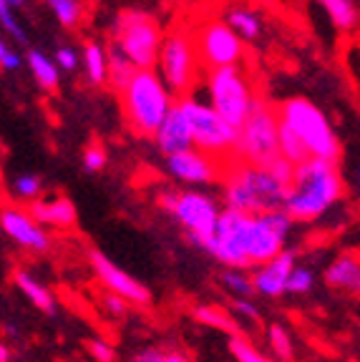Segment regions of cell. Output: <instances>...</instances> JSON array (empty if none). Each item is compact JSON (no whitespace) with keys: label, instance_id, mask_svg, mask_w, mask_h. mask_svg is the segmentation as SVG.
I'll use <instances>...</instances> for the list:
<instances>
[{"label":"cell","instance_id":"obj_1","mask_svg":"<svg viewBox=\"0 0 360 362\" xmlns=\"http://www.w3.org/2000/svg\"><path fill=\"white\" fill-rule=\"evenodd\" d=\"M293 171L295 166L287 164L285 158L275 161L270 169L235 161L225 171V184H222L225 206L244 214H267V211L282 209Z\"/></svg>","mask_w":360,"mask_h":362},{"label":"cell","instance_id":"obj_2","mask_svg":"<svg viewBox=\"0 0 360 362\" xmlns=\"http://www.w3.org/2000/svg\"><path fill=\"white\" fill-rule=\"evenodd\" d=\"M343 197L345 181L340 166L322 158H310L305 164L295 166L282 209L293 221L310 224L322 219Z\"/></svg>","mask_w":360,"mask_h":362},{"label":"cell","instance_id":"obj_3","mask_svg":"<svg viewBox=\"0 0 360 362\" xmlns=\"http://www.w3.org/2000/svg\"><path fill=\"white\" fill-rule=\"evenodd\" d=\"M174 103L171 90L157 71H139L129 88L121 93L124 116L139 136H157L159 126L164 124Z\"/></svg>","mask_w":360,"mask_h":362},{"label":"cell","instance_id":"obj_4","mask_svg":"<svg viewBox=\"0 0 360 362\" xmlns=\"http://www.w3.org/2000/svg\"><path fill=\"white\" fill-rule=\"evenodd\" d=\"M277 116L282 124H287L303 139L310 156L330 161V164H340V156H343L340 139L332 131L327 116L315 103L300 96L285 98L282 103H277Z\"/></svg>","mask_w":360,"mask_h":362},{"label":"cell","instance_id":"obj_5","mask_svg":"<svg viewBox=\"0 0 360 362\" xmlns=\"http://www.w3.org/2000/svg\"><path fill=\"white\" fill-rule=\"evenodd\" d=\"M237 161L259 169H270L275 161H280V116L277 106H272L267 98H254V106L249 111L247 121L240 129L237 141Z\"/></svg>","mask_w":360,"mask_h":362},{"label":"cell","instance_id":"obj_6","mask_svg":"<svg viewBox=\"0 0 360 362\" xmlns=\"http://www.w3.org/2000/svg\"><path fill=\"white\" fill-rule=\"evenodd\" d=\"M204 74V98L232 129H242L249 111L254 106V90L247 74L240 66L217 68V71H202Z\"/></svg>","mask_w":360,"mask_h":362},{"label":"cell","instance_id":"obj_7","mask_svg":"<svg viewBox=\"0 0 360 362\" xmlns=\"http://www.w3.org/2000/svg\"><path fill=\"white\" fill-rule=\"evenodd\" d=\"M179 106L186 116V124L191 129L194 148L209 153L214 158H235L237 161V141H240V131L232 129L220 113L214 111L209 103L199 98L184 96L179 98Z\"/></svg>","mask_w":360,"mask_h":362},{"label":"cell","instance_id":"obj_8","mask_svg":"<svg viewBox=\"0 0 360 362\" xmlns=\"http://www.w3.org/2000/svg\"><path fill=\"white\" fill-rule=\"evenodd\" d=\"M113 43L126 53V58L139 71H154L164 43V30L157 18L149 13L124 11L116 18Z\"/></svg>","mask_w":360,"mask_h":362},{"label":"cell","instance_id":"obj_9","mask_svg":"<svg viewBox=\"0 0 360 362\" xmlns=\"http://www.w3.org/2000/svg\"><path fill=\"white\" fill-rule=\"evenodd\" d=\"M157 66L159 76L171 93H176L179 98L189 96L202 74L197 48H194V35L186 33L184 28H174L169 35H164Z\"/></svg>","mask_w":360,"mask_h":362},{"label":"cell","instance_id":"obj_10","mask_svg":"<svg viewBox=\"0 0 360 362\" xmlns=\"http://www.w3.org/2000/svg\"><path fill=\"white\" fill-rule=\"evenodd\" d=\"M159 204L179 221L186 237L202 249L214 237L217 221L225 209L217 204V199L202 192H164L159 197Z\"/></svg>","mask_w":360,"mask_h":362},{"label":"cell","instance_id":"obj_11","mask_svg":"<svg viewBox=\"0 0 360 362\" xmlns=\"http://www.w3.org/2000/svg\"><path fill=\"white\" fill-rule=\"evenodd\" d=\"M194 48L202 71L230 68L244 58V43L222 21H207L194 30Z\"/></svg>","mask_w":360,"mask_h":362},{"label":"cell","instance_id":"obj_12","mask_svg":"<svg viewBox=\"0 0 360 362\" xmlns=\"http://www.w3.org/2000/svg\"><path fill=\"white\" fill-rule=\"evenodd\" d=\"M89 264H91V269H94L96 279L101 282V287L106 289V292L116 294V297H121V300H126L129 305H136V307L152 305V292H149L139 279L131 277L129 272H124L118 264H113L103 252L91 249Z\"/></svg>","mask_w":360,"mask_h":362},{"label":"cell","instance_id":"obj_13","mask_svg":"<svg viewBox=\"0 0 360 362\" xmlns=\"http://www.w3.org/2000/svg\"><path fill=\"white\" fill-rule=\"evenodd\" d=\"M0 226L3 232L18 244V247L28 249V252H48L51 249V234L45 232V226H40L33 216L28 214V209H18V206H11V209L0 211Z\"/></svg>","mask_w":360,"mask_h":362},{"label":"cell","instance_id":"obj_14","mask_svg":"<svg viewBox=\"0 0 360 362\" xmlns=\"http://www.w3.org/2000/svg\"><path fill=\"white\" fill-rule=\"evenodd\" d=\"M167 169L174 179L184 184H212L222 176L217 158L199 148H186L174 156H167Z\"/></svg>","mask_w":360,"mask_h":362},{"label":"cell","instance_id":"obj_15","mask_svg":"<svg viewBox=\"0 0 360 362\" xmlns=\"http://www.w3.org/2000/svg\"><path fill=\"white\" fill-rule=\"evenodd\" d=\"M298 255L285 249L280 257H275L267 264L252 269V282H254V292L267 297V300H277L282 294H287V282H290V274L298 267Z\"/></svg>","mask_w":360,"mask_h":362},{"label":"cell","instance_id":"obj_16","mask_svg":"<svg viewBox=\"0 0 360 362\" xmlns=\"http://www.w3.org/2000/svg\"><path fill=\"white\" fill-rule=\"evenodd\" d=\"M154 141H157L159 151H162L164 156H174V153H181V151H186V148H194L191 129H189V124H186V116H184V111H181L179 101L167 113V119L159 126Z\"/></svg>","mask_w":360,"mask_h":362},{"label":"cell","instance_id":"obj_17","mask_svg":"<svg viewBox=\"0 0 360 362\" xmlns=\"http://www.w3.org/2000/svg\"><path fill=\"white\" fill-rule=\"evenodd\" d=\"M28 214L40 226H53V229H71L76 224V206L66 197H53L45 202L38 199L28 206Z\"/></svg>","mask_w":360,"mask_h":362},{"label":"cell","instance_id":"obj_18","mask_svg":"<svg viewBox=\"0 0 360 362\" xmlns=\"http://www.w3.org/2000/svg\"><path fill=\"white\" fill-rule=\"evenodd\" d=\"M325 284L330 289L360 297V262L350 255L332 259L325 269Z\"/></svg>","mask_w":360,"mask_h":362},{"label":"cell","instance_id":"obj_19","mask_svg":"<svg viewBox=\"0 0 360 362\" xmlns=\"http://www.w3.org/2000/svg\"><path fill=\"white\" fill-rule=\"evenodd\" d=\"M106 58H108V76L106 81L111 83L113 90H118V93H124L126 88H129V83L136 78V74H139V68L134 66V63L126 58V53L118 48L116 43H111L106 48Z\"/></svg>","mask_w":360,"mask_h":362},{"label":"cell","instance_id":"obj_20","mask_svg":"<svg viewBox=\"0 0 360 362\" xmlns=\"http://www.w3.org/2000/svg\"><path fill=\"white\" fill-rule=\"evenodd\" d=\"M13 279H16L18 289H21L26 297L30 300V305L38 307L40 312H48L51 315L53 310H56V300H53L51 289L45 287L43 282H38V279L30 274V272L26 269H18L16 274H13Z\"/></svg>","mask_w":360,"mask_h":362},{"label":"cell","instance_id":"obj_21","mask_svg":"<svg viewBox=\"0 0 360 362\" xmlns=\"http://www.w3.org/2000/svg\"><path fill=\"white\" fill-rule=\"evenodd\" d=\"M191 315H194L197 322L207 325V327L217 329V332H225V334H230V337L240 334V325H237V320L220 305H199V307H194Z\"/></svg>","mask_w":360,"mask_h":362},{"label":"cell","instance_id":"obj_22","mask_svg":"<svg viewBox=\"0 0 360 362\" xmlns=\"http://www.w3.org/2000/svg\"><path fill=\"white\" fill-rule=\"evenodd\" d=\"M225 23L235 30L237 35L247 43L259 38V30H262V21L254 11H247V8H230L225 13Z\"/></svg>","mask_w":360,"mask_h":362},{"label":"cell","instance_id":"obj_23","mask_svg":"<svg viewBox=\"0 0 360 362\" xmlns=\"http://www.w3.org/2000/svg\"><path fill=\"white\" fill-rule=\"evenodd\" d=\"M84 63H86V74L89 81L96 86H101L108 76V58L106 48H101L99 43H86L84 48Z\"/></svg>","mask_w":360,"mask_h":362},{"label":"cell","instance_id":"obj_24","mask_svg":"<svg viewBox=\"0 0 360 362\" xmlns=\"http://www.w3.org/2000/svg\"><path fill=\"white\" fill-rule=\"evenodd\" d=\"M267 342H270V350L275 355L277 362H295V345H293V337L282 327L280 322L270 325L267 327Z\"/></svg>","mask_w":360,"mask_h":362},{"label":"cell","instance_id":"obj_25","mask_svg":"<svg viewBox=\"0 0 360 362\" xmlns=\"http://www.w3.org/2000/svg\"><path fill=\"white\" fill-rule=\"evenodd\" d=\"M320 6L325 8L330 21L340 30H350L358 23V11H355L353 0H320Z\"/></svg>","mask_w":360,"mask_h":362},{"label":"cell","instance_id":"obj_26","mask_svg":"<svg viewBox=\"0 0 360 362\" xmlns=\"http://www.w3.org/2000/svg\"><path fill=\"white\" fill-rule=\"evenodd\" d=\"M28 66H30V71H33V76L38 78V83L43 86V88L53 90L58 86V68L51 58H45L40 51H30L28 53Z\"/></svg>","mask_w":360,"mask_h":362},{"label":"cell","instance_id":"obj_27","mask_svg":"<svg viewBox=\"0 0 360 362\" xmlns=\"http://www.w3.org/2000/svg\"><path fill=\"white\" fill-rule=\"evenodd\" d=\"M220 279H222V284L235 294V297H244V300H249L252 294H257L254 292L252 274H247L244 269H225Z\"/></svg>","mask_w":360,"mask_h":362},{"label":"cell","instance_id":"obj_28","mask_svg":"<svg viewBox=\"0 0 360 362\" xmlns=\"http://www.w3.org/2000/svg\"><path fill=\"white\" fill-rule=\"evenodd\" d=\"M45 3H48V8L56 13V18L66 28H76L81 23V18H84L81 0H45Z\"/></svg>","mask_w":360,"mask_h":362},{"label":"cell","instance_id":"obj_29","mask_svg":"<svg viewBox=\"0 0 360 362\" xmlns=\"http://www.w3.org/2000/svg\"><path fill=\"white\" fill-rule=\"evenodd\" d=\"M230 352L237 362H277V360H272L270 355H265V352H259L247 337H242V334L230 337Z\"/></svg>","mask_w":360,"mask_h":362},{"label":"cell","instance_id":"obj_30","mask_svg":"<svg viewBox=\"0 0 360 362\" xmlns=\"http://www.w3.org/2000/svg\"><path fill=\"white\" fill-rule=\"evenodd\" d=\"M13 192H16L18 199L33 204V202H38L40 192H43V181L35 174H23V176H18L16 184H13Z\"/></svg>","mask_w":360,"mask_h":362},{"label":"cell","instance_id":"obj_31","mask_svg":"<svg viewBox=\"0 0 360 362\" xmlns=\"http://www.w3.org/2000/svg\"><path fill=\"white\" fill-rule=\"evenodd\" d=\"M315 284V272L310 267L298 264L290 274V282H287V294H308Z\"/></svg>","mask_w":360,"mask_h":362},{"label":"cell","instance_id":"obj_32","mask_svg":"<svg viewBox=\"0 0 360 362\" xmlns=\"http://www.w3.org/2000/svg\"><path fill=\"white\" fill-rule=\"evenodd\" d=\"M131 362H191V360L179 350H159V347H147V350L136 352Z\"/></svg>","mask_w":360,"mask_h":362},{"label":"cell","instance_id":"obj_33","mask_svg":"<svg viewBox=\"0 0 360 362\" xmlns=\"http://www.w3.org/2000/svg\"><path fill=\"white\" fill-rule=\"evenodd\" d=\"M86 350H89V355L94 357L96 362H116V350L108 345L106 339L89 337L86 339Z\"/></svg>","mask_w":360,"mask_h":362},{"label":"cell","instance_id":"obj_34","mask_svg":"<svg viewBox=\"0 0 360 362\" xmlns=\"http://www.w3.org/2000/svg\"><path fill=\"white\" fill-rule=\"evenodd\" d=\"M0 23H3V28H6L16 40H21V43L26 40V30H23L21 23L13 18V6L8 3V0H0Z\"/></svg>","mask_w":360,"mask_h":362},{"label":"cell","instance_id":"obj_35","mask_svg":"<svg viewBox=\"0 0 360 362\" xmlns=\"http://www.w3.org/2000/svg\"><path fill=\"white\" fill-rule=\"evenodd\" d=\"M84 166L86 171H101L106 166V148L101 144H94L84 151Z\"/></svg>","mask_w":360,"mask_h":362},{"label":"cell","instance_id":"obj_36","mask_svg":"<svg viewBox=\"0 0 360 362\" xmlns=\"http://www.w3.org/2000/svg\"><path fill=\"white\" fill-rule=\"evenodd\" d=\"M101 305H103V310L113 317V320H121V317H126V312H129V302L121 300V297H116V294H111V292L103 294Z\"/></svg>","mask_w":360,"mask_h":362},{"label":"cell","instance_id":"obj_37","mask_svg":"<svg viewBox=\"0 0 360 362\" xmlns=\"http://www.w3.org/2000/svg\"><path fill=\"white\" fill-rule=\"evenodd\" d=\"M235 312L240 317H244V320H249V322H259L262 320L259 317V307L252 300H244V297H237L235 300Z\"/></svg>","mask_w":360,"mask_h":362},{"label":"cell","instance_id":"obj_38","mask_svg":"<svg viewBox=\"0 0 360 362\" xmlns=\"http://www.w3.org/2000/svg\"><path fill=\"white\" fill-rule=\"evenodd\" d=\"M0 68H3V71H16V68H21V58H18V53L8 51L3 40H0Z\"/></svg>","mask_w":360,"mask_h":362},{"label":"cell","instance_id":"obj_39","mask_svg":"<svg viewBox=\"0 0 360 362\" xmlns=\"http://www.w3.org/2000/svg\"><path fill=\"white\" fill-rule=\"evenodd\" d=\"M56 58H58V66L66 68V71H74L76 63H79V56H76V51H71V48H58Z\"/></svg>","mask_w":360,"mask_h":362},{"label":"cell","instance_id":"obj_40","mask_svg":"<svg viewBox=\"0 0 360 362\" xmlns=\"http://www.w3.org/2000/svg\"><path fill=\"white\" fill-rule=\"evenodd\" d=\"M11 347L6 345V342H0V362H11Z\"/></svg>","mask_w":360,"mask_h":362},{"label":"cell","instance_id":"obj_41","mask_svg":"<svg viewBox=\"0 0 360 362\" xmlns=\"http://www.w3.org/2000/svg\"><path fill=\"white\" fill-rule=\"evenodd\" d=\"M8 3H11L13 8H18V6H23V0H8Z\"/></svg>","mask_w":360,"mask_h":362},{"label":"cell","instance_id":"obj_42","mask_svg":"<svg viewBox=\"0 0 360 362\" xmlns=\"http://www.w3.org/2000/svg\"><path fill=\"white\" fill-rule=\"evenodd\" d=\"M358 197H360V166H358Z\"/></svg>","mask_w":360,"mask_h":362}]
</instances>
